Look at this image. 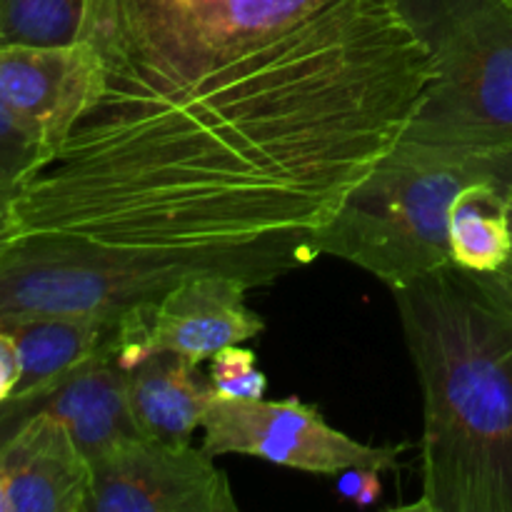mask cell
Segmentation results:
<instances>
[{
    "label": "cell",
    "mask_w": 512,
    "mask_h": 512,
    "mask_svg": "<svg viewBox=\"0 0 512 512\" xmlns=\"http://www.w3.org/2000/svg\"><path fill=\"white\" fill-rule=\"evenodd\" d=\"M90 98L13 235L223 250L313 238L433 80L398 0H88Z\"/></svg>",
    "instance_id": "6da1fadb"
},
{
    "label": "cell",
    "mask_w": 512,
    "mask_h": 512,
    "mask_svg": "<svg viewBox=\"0 0 512 512\" xmlns=\"http://www.w3.org/2000/svg\"><path fill=\"white\" fill-rule=\"evenodd\" d=\"M393 295L423 390V495L408 510L512 512V300L455 263Z\"/></svg>",
    "instance_id": "7a4b0ae2"
},
{
    "label": "cell",
    "mask_w": 512,
    "mask_h": 512,
    "mask_svg": "<svg viewBox=\"0 0 512 512\" xmlns=\"http://www.w3.org/2000/svg\"><path fill=\"white\" fill-rule=\"evenodd\" d=\"M313 258L318 253L303 235L223 250H135L13 235L0 245V328L33 318H128L193 275L225 273L260 288Z\"/></svg>",
    "instance_id": "3957f363"
},
{
    "label": "cell",
    "mask_w": 512,
    "mask_h": 512,
    "mask_svg": "<svg viewBox=\"0 0 512 512\" xmlns=\"http://www.w3.org/2000/svg\"><path fill=\"white\" fill-rule=\"evenodd\" d=\"M433 80L393 153L458 163L512 155V0H398Z\"/></svg>",
    "instance_id": "277c9868"
},
{
    "label": "cell",
    "mask_w": 512,
    "mask_h": 512,
    "mask_svg": "<svg viewBox=\"0 0 512 512\" xmlns=\"http://www.w3.org/2000/svg\"><path fill=\"white\" fill-rule=\"evenodd\" d=\"M478 183L512 185V155L458 163L413 160L390 150L310 238L318 255L348 260L390 290L453 263L450 210Z\"/></svg>",
    "instance_id": "5b68a950"
},
{
    "label": "cell",
    "mask_w": 512,
    "mask_h": 512,
    "mask_svg": "<svg viewBox=\"0 0 512 512\" xmlns=\"http://www.w3.org/2000/svg\"><path fill=\"white\" fill-rule=\"evenodd\" d=\"M203 445L213 458L248 455L283 468L333 475L350 468L395 470L400 448H375L340 433L303 400L215 398L203 415Z\"/></svg>",
    "instance_id": "8992f818"
},
{
    "label": "cell",
    "mask_w": 512,
    "mask_h": 512,
    "mask_svg": "<svg viewBox=\"0 0 512 512\" xmlns=\"http://www.w3.org/2000/svg\"><path fill=\"white\" fill-rule=\"evenodd\" d=\"M230 480L190 443L140 435L90 460L88 512H235Z\"/></svg>",
    "instance_id": "52a82bcc"
},
{
    "label": "cell",
    "mask_w": 512,
    "mask_h": 512,
    "mask_svg": "<svg viewBox=\"0 0 512 512\" xmlns=\"http://www.w3.org/2000/svg\"><path fill=\"white\" fill-rule=\"evenodd\" d=\"M35 415H53L65 423L88 460L145 435L130 405L128 375L115 348L100 350L45 385L0 403V445Z\"/></svg>",
    "instance_id": "ba28073f"
},
{
    "label": "cell",
    "mask_w": 512,
    "mask_h": 512,
    "mask_svg": "<svg viewBox=\"0 0 512 512\" xmlns=\"http://www.w3.org/2000/svg\"><path fill=\"white\" fill-rule=\"evenodd\" d=\"M250 285L225 273L193 275L163 295L135 328L118 360L125 370L150 353H178L193 363L263 333L265 323L245 305Z\"/></svg>",
    "instance_id": "9c48e42d"
},
{
    "label": "cell",
    "mask_w": 512,
    "mask_h": 512,
    "mask_svg": "<svg viewBox=\"0 0 512 512\" xmlns=\"http://www.w3.org/2000/svg\"><path fill=\"white\" fill-rule=\"evenodd\" d=\"M95 55L88 43L3 45L0 98L48 153L63 140L93 90Z\"/></svg>",
    "instance_id": "30bf717a"
},
{
    "label": "cell",
    "mask_w": 512,
    "mask_h": 512,
    "mask_svg": "<svg viewBox=\"0 0 512 512\" xmlns=\"http://www.w3.org/2000/svg\"><path fill=\"white\" fill-rule=\"evenodd\" d=\"M10 512H88L90 460L65 423L35 415L0 445Z\"/></svg>",
    "instance_id": "8fae6325"
},
{
    "label": "cell",
    "mask_w": 512,
    "mask_h": 512,
    "mask_svg": "<svg viewBox=\"0 0 512 512\" xmlns=\"http://www.w3.org/2000/svg\"><path fill=\"white\" fill-rule=\"evenodd\" d=\"M195 370L198 363L168 350L145 355L125 370L130 405L145 435L190 443L215 398L210 380H200Z\"/></svg>",
    "instance_id": "7c38bea8"
},
{
    "label": "cell",
    "mask_w": 512,
    "mask_h": 512,
    "mask_svg": "<svg viewBox=\"0 0 512 512\" xmlns=\"http://www.w3.org/2000/svg\"><path fill=\"white\" fill-rule=\"evenodd\" d=\"M125 318H33L0 330L18 345L20 383L13 395L45 385L105 348L120 353ZM10 395V398H13Z\"/></svg>",
    "instance_id": "4fadbf2b"
},
{
    "label": "cell",
    "mask_w": 512,
    "mask_h": 512,
    "mask_svg": "<svg viewBox=\"0 0 512 512\" xmlns=\"http://www.w3.org/2000/svg\"><path fill=\"white\" fill-rule=\"evenodd\" d=\"M512 185L478 183L463 190L450 210L453 263L480 275H495L512 253L508 198Z\"/></svg>",
    "instance_id": "5bb4252c"
},
{
    "label": "cell",
    "mask_w": 512,
    "mask_h": 512,
    "mask_svg": "<svg viewBox=\"0 0 512 512\" xmlns=\"http://www.w3.org/2000/svg\"><path fill=\"white\" fill-rule=\"evenodd\" d=\"M88 0H0L3 45L83 43Z\"/></svg>",
    "instance_id": "9a60e30c"
},
{
    "label": "cell",
    "mask_w": 512,
    "mask_h": 512,
    "mask_svg": "<svg viewBox=\"0 0 512 512\" xmlns=\"http://www.w3.org/2000/svg\"><path fill=\"white\" fill-rule=\"evenodd\" d=\"M210 385L220 398H263L268 378L255 365L253 350L230 345L210 358Z\"/></svg>",
    "instance_id": "2e32d148"
},
{
    "label": "cell",
    "mask_w": 512,
    "mask_h": 512,
    "mask_svg": "<svg viewBox=\"0 0 512 512\" xmlns=\"http://www.w3.org/2000/svg\"><path fill=\"white\" fill-rule=\"evenodd\" d=\"M43 155V145L15 120L0 98V188H18Z\"/></svg>",
    "instance_id": "e0dca14e"
},
{
    "label": "cell",
    "mask_w": 512,
    "mask_h": 512,
    "mask_svg": "<svg viewBox=\"0 0 512 512\" xmlns=\"http://www.w3.org/2000/svg\"><path fill=\"white\" fill-rule=\"evenodd\" d=\"M338 490L345 500L355 505L378 503L383 485H380V470L350 468L338 475Z\"/></svg>",
    "instance_id": "ac0fdd59"
},
{
    "label": "cell",
    "mask_w": 512,
    "mask_h": 512,
    "mask_svg": "<svg viewBox=\"0 0 512 512\" xmlns=\"http://www.w3.org/2000/svg\"><path fill=\"white\" fill-rule=\"evenodd\" d=\"M20 383V355L18 345L5 330H0V403L15 393Z\"/></svg>",
    "instance_id": "d6986e66"
},
{
    "label": "cell",
    "mask_w": 512,
    "mask_h": 512,
    "mask_svg": "<svg viewBox=\"0 0 512 512\" xmlns=\"http://www.w3.org/2000/svg\"><path fill=\"white\" fill-rule=\"evenodd\" d=\"M15 188H0V245L13 238V220H10V203Z\"/></svg>",
    "instance_id": "ffe728a7"
},
{
    "label": "cell",
    "mask_w": 512,
    "mask_h": 512,
    "mask_svg": "<svg viewBox=\"0 0 512 512\" xmlns=\"http://www.w3.org/2000/svg\"><path fill=\"white\" fill-rule=\"evenodd\" d=\"M508 218H510V233H512V190H510V198H508ZM490 278H493L495 283H498L500 288L508 293V298L512 300V253H510L508 263H505V268L500 270V273L490 275Z\"/></svg>",
    "instance_id": "44dd1931"
},
{
    "label": "cell",
    "mask_w": 512,
    "mask_h": 512,
    "mask_svg": "<svg viewBox=\"0 0 512 512\" xmlns=\"http://www.w3.org/2000/svg\"><path fill=\"white\" fill-rule=\"evenodd\" d=\"M0 512H10V503H8V493H5L3 475H0Z\"/></svg>",
    "instance_id": "7402d4cb"
}]
</instances>
